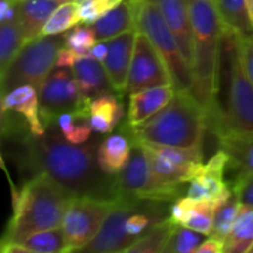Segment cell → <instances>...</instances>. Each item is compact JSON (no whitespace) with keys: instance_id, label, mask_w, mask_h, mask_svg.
<instances>
[{"instance_id":"cell-1","label":"cell","mask_w":253,"mask_h":253,"mask_svg":"<svg viewBox=\"0 0 253 253\" xmlns=\"http://www.w3.org/2000/svg\"><path fill=\"white\" fill-rule=\"evenodd\" d=\"M1 136L9 142L10 157L24 181L43 173L73 196L117 199L116 175L105 173L98 163L102 139L73 144L53 130L33 135L27 122L10 111L1 113Z\"/></svg>"},{"instance_id":"cell-2","label":"cell","mask_w":253,"mask_h":253,"mask_svg":"<svg viewBox=\"0 0 253 253\" xmlns=\"http://www.w3.org/2000/svg\"><path fill=\"white\" fill-rule=\"evenodd\" d=\"M208 129L216 138L253 132V83L243 65L239 34L230 28L221 42Z\"/></svg>"},{"instance_id":"cell-3","label":"cell","mask_w":253,"mask_h":253,"mask_svg":"<svg viewBox=\"0 0 253 253\" xmlns=\"http://www.w3.org/2000/svg\"><path fill=\"white\" fill-rule=\"evenodd\" d=\"M74 196L47 175L25 179L19 193L13 191V211L1 237V245L21 243L28 236L59 228Z\"/></svg>"},{"instance_id":"cell-4","label":"cell","mask_w":253,"mask_h":253,"mask_svg":"<svg viewBox=\"0 0 253 253\" xmlns=\"http://www.w3.org/2000/svg\"><path fill=\"white\" fill-rule=\"evenodd\" d=\"M206 129L208 113L203 104L191 92L176 90L163 110L132 127V133L142 144L196 148L202 147Z\"/></svg>"},{"instance_id":"cell-5","label":"cell","mask_w":253,"mask_h":253,"mask_svg":"<svg viewBox=\"0 0 253 253\" xmlns=\"http://www.w3.org/2000/svg\"><path fill=\"white\" fill-rule=\"evenodd\" d=\"M188 7L194 42L193 95L203 104L209 117L213 107L219 50L225 25L215 0H188Z\"/></svg>"},{"instance_id":"cell-6","label":"cell","mask_w":253,"mask_h":253,"mask_svg":"<svg viewBox=\"0 0 253 253\" xmlns=\"http://www.w3.org/2000/svg\"><path fill=\"white\" fill-rule=\"evenodd\" d=\"M136 28L147 34L153 46L163 58L172 77L173 87L176 90L193 93V68L185 59L175 34L169 28L156 3L151 0H138Z\"/></svg>"},{"instance_id":"cell-7","label":"cell","mask_w":253,"mask_h":253,"mask_svg":"<svg viewBox=\"0 0 253 253\" xmlns=\"http://www.w3.org/2000/svg\"><path fill=\"white\" fill-rule=\"evenodd\" d=\"M64 46V36H40L22 46L7 70L0 76L1 95L19 84L40 87L56 68V58Z\"/></svg>"},{"instance_id":"cell-8","label":"cell","mask_w":253,"mask_h":253,"mask_svg":"<svg viewBox=\"0 0 253 253\" xmlns=\"http://www.w3.org/2000/svg\"><path fill=\"white\" fill-rule=\"evenodd\" d=\"M116 188L117 197L163 203L176 200L182 193V190L168 187L156 176L142 144L136 139L126 166L116 175Z\"/></svg>"},{"instance_id":"cell-9","label":"cell","mask_w":253,"mask_h":253,"mask_svg":"<svg viewBox=\"0 0 253 253\" xmlns=\"http://www.w3.org/2000/svg\"><path fill=\"white\" fill-rule=\"evenodd\" d=\"M114 200L89 196H74L64 213L61 230L67 240L68 252H80L99 233Z\"/></svg>"},{"instance_id":"cell-10","label":"cell","mask_w":253,"mask_h":253,"mask_svg":"<svg viewBox=\"0 0 253 253\" xmlns=\"http://www.w3.org/2000/svg\"><path fill=\"white\" fill-rule=\"evenodd\" d=\"M142 147L156 176L172 188L182 190V185L196 178L205 165L202 147L181 148L153 144H142Z\"/></svg>"},{"instance_id":"cell-11","label":"cell","mask_w":253,"mask_h":253,"mask_svg":"<svg viewBox=\"0 0 253 253\" xmlns=\"http://www.w3.org/2000/svg\"><path fill=\"white\" fill-rule=\"evenodd\" d=\"M40 116L46 129H49L55 119L65 111H89V99H86L74 73L70 67H56L39 87Z\"/></svg>"},{"instance_id":"cell-12","label":"cell","mask_w":253,"mask_h":253,"mask_svg":"<svg viewBox=\"0 0 253 253\" xmlns=\"http://www.w3.org/2000/svg\"><path fill=\"white\" fill-rule=\"evenodd\" d=\"M166 84L173 86L163 58L153 46L147 34L138 30L125 93L130 95L133 92Z\"/></svg>"},{"instance_id":"cell-13","label":"cell","mask_w":253,"mask_h":253,"mask_svg":"<svg viewBox=\"0 0 253 253\" xmlns=\"http://www.w3.org/2000/svg\"><path fill=\"white\" fill-rule=\"evenodd\" d=\"M142 200L117 197L113 203V208L104 221L99 233L93 237L90 243L80 249L84 253H119L126 252L136 239L129 236L126 231L127 216L138 208Z\"/></svg>"},{"instance_id":"cell-14","label":"cell","mask_w":253,"mask_h":253,"mask_svg":"<svg viewBox=\"0 0 253 253\" xmlns=\"http://www.w3.org/2000/svg\"><path fill=\"white\" fill-rule=\"evenodd\" d=\"M228 156L225 151H216L202 170L188 184L185 196L193 200H228L233 196V187L225 181Z\"/></svg>"},{"instance_id":"cell-15","label":"cell","mask_w":253,"mask_h":253,"mask_svg":"<svg viewBox=\"0 0 253 253\" xmlns=\"http://www.w3.org/2000/svg\"><path fill=\"white\" fill-rule=\"evenodd\" d=\"M136 33H138V28L129 30L126 33H122L107 40L108 53L102 65L117 93H125V89H126L129 68H130V62L133 56Z\"/></svg>"},{"instance_id":"cell-16","label":"cell","mask_w":253,"mask_h":253,"mask_svg":"<svg viewBox=\"0 0 253 253\" xmlns=\"http://www.w3.org/2000/svg\"><path fill=\"white\" fill-rule=\"evenodd\" d=\"M12 111L21 116L33 135H43L46 127L40 116L39 87L33 84H19L1 95V113Z\"/></svg>"},{"instance_id":"cell-17","label":"cell","mask_w":253,"mask_h":253,"mask_svg":"<svg viewBox=\"0 0 253 253\" xmlns=\"http://www.w3.org/2000/svg\"><path fill=\"white\" fill-rule=\"evenodd\" d=\"M176 89L172 84L156 86L150 89H144L139 92H133L129 95V105L126 122L130 127H136L156 116L160 110H163L175 96Z\"/></svg>"},{"instance_id":"cell-18","label":"cell","mask_w":253,"mask_h":253,"mask_svg":"<svg viewBox=\"0 0 253 253\" xmlns=\"http://www.w3.org/2000/svg\"><path fill=\"white\" fill-rule=\"evenodd\" d=\"M159 7L169 28L175 34L182 53L193 68L194 58V42H193V25L190 16L188 0H151Z\"/></svg>"},{"instance_id":"cell-19","label":"cell","mask_w":253,"mask_h":253,"mask_svg":"<svg viewBox=\"0 0 253 253\" xmlns=\"http://www.w3.org/2000/svg\"><path fill=\"white\" fill-rule=\"evenodd\" d=\"M132 127L125 122L119 130L108 133L98 147V163L108 175H117L127 163L133 147Z\"/></svg>"},{"instance_id":"cell-20","label":"cell","mask_w":253,"mask_h":253,"mask_svg":"<svg viewBox=\"0 0 253 253\" xmlns=\"http://www.w3.org/2000/svg\"><path fill=\"white\" fill-rule=\"evenodd\" d=\"M219 150L228 156L227 170L231 175L230 185L253 173V132L218 138Z\"/></svg>"},{"instance_id":"cell-21","label":"cell","mask_w":253,"mask_h":253,"mask_svg":"<svg viewBox=\"0 0 253 253\" xmlns=\"http://www.w3.org/2000/svg\"><path fill=\"white\" fill-rule=\"evenodd\" d=\"M82 95L92 101L93 98L116 92L102 62L96 61L90 55H82L76 59L71 67ZM117 93V92H116Z\"/></svg>"},{"instance_id":"cell-22","label":"cell","mask_w":253,"mask_h":253,"mask_svg":"<svg viewBox=\"0 0 253 253\" xmlns=\"http://www.w3.org/2000/svg\"><path fill=\"white\" fill-rule=\"evenodd\" d=\"M125 107L116 92L104 93L89 102V120L96 135H108L120 125Z\"/></svg>"},{"instance_id":"cell-23","label":"cell","mask_w":253,"mask_h":253,"mask_svg":"<svg viewBox=\"0 0 253 253\" xmlns=\"http://www.w3.org/2000/svg\"><path fill=\"white\" fill-rule=\"evenodd\" d=\"M138 0H123L92 24L98 42H107L122 33L136 28Z\"/></svg>"},{"instance_id":"cell-24","label":"cell","mask_w":253,"mask_h":253,"mask_svg":"<svg viewBox=\"0 0 253 253\" xmlns=\"http://www.w3.org/2000/svg\"><path fill=\"white\" fill-rule=\"evenodd\" d=\"M58 4L53 0H19L16 3L18 22L25 43L42 36L44 24Z\"/></svg>"},{"instance_id":"cell-25","label":"cell","mask_w":253,"mask_h":253,"mask_svg":"<svg viewBox=\"0 0 253 253\" xmlns=\"http://www.w3.org/2000/svg\"><path fill=\"white\" fill-rule=\"evenodd\" d=\"M0 251L3 253H65L67 240L59 228L37 231L28 236L21 243H7L1 245Z\"/></svg>"},{"instance_id":"cell-26","label":"cell","mask_w":253,"mask_h":253,"mask_svg":"<svg viewBox=\"0 0 253 253\" xmlns=\"http://www.w3.org/2000/svg\"><path fill=\"white\" fill-rule=\"evenodd\" d=\"M46 130L58 132L67 141H70L73 144L87 142L93 132L90 120H89V111H83V110L61 113L55 119L53 125Z\"/></svg>"},{"instance_id":"cell-27","label":"cell","mask_w":253,"mask_h":253,"mask_svg":"<svg viewBox=\"0 0 253 253\" xmlns=\"http://www.w3.org/2000/svg\"><path fill=\"white\" fill-rule=\"evenodd\" d=\"M175 225L176 224H173L169 218L154 224L126 251V253H165Z\"/></svg>"},{"instance_id":"cell-28","label":"cell","mask_w":253,"mask_h":253,"mask_svg":"<svg viewBox=\"0 0 253 253\" xmlns=\"http://www.w3.org/2000/svg\"><path fill=\"white\" fill-rule=\"evenodd\" d=\"M215 4L225 28H230L240 36L253 31L246 0H215Z\"/></svg>"},{"instance_id":"cell-29","label":"cell","mask_w":253,"mask_h":253,"mask_svg":"<svg viewBox=\"0 0 253 253\" xmlns=\"http://www.w3.org/2000/svg\"><path fill=\"white\" fill-rule=\"evenodd\" d=\"M243 211H245V208L239 202L237 194L233 193V196L224 205H221L218 208V211L215 213L213 228H212L211 236L215 239H219L225 243L228 240V237L231 236L234 225H236V222H237V219Z\"/></svg>"},{"instance_id":"cell-30","label":"cell","mask_w":253,"mask_h":253,"mask_svg":"<svg viewBox=\"0 0 253 253\" xmlns=\"http://www.w3.org/2000/svg\"><path fill=\"white\" fill-rule=\"evenodd\" d=\"M25 44L18 21L0 25V76L7 70Z\"/></svg>"},{"instance_id":"cell-31","label":"cell","mask_w":253,"mask_h":253,"mask_svg":"<svg viewBox=\"0 0 253 253\" xmlns=\"http://www.w3.org/2000/svg\"><path fill=\"white\" fill-rule=\"evenodd\" d=\"M253 246V209H245L225 242L224 253H249Z\"/></svg>"},{"instance_id":"cell-32","label":"cell","mask_w":253,"mask_h":253,"mask_svg":"<svg viewBox=\"0 0 253 253\" xmlns=\"http://www.w3.org/2000/svg\"><path fill=\"white\" fill-rule=\"evenodd\" d=\"M80 21L79 15V6L77 1H67L56 6V9L49 16L47 22L43 27L42 36H56L64 34L74 25H77Z\"/></svg>"},{"instance_id":"cell-33","label":"cell","mask_w":253,"mask_h":253,"mask_svg":"<svg viewBox=\"0 0 253 253\" xmlns=\"http://www.w3.org/2000/svg\"><path fill=\"white\" fill-rule=\"evenodd\" d=\"M64 46L77 55H89L90 49L98 42L92 24L79 22L64 34Z\"/></svg>"},{"instance_id":"cell-34","label":"cell","mask_w":253,"mask_h":253,"mask_svg":"<svg viewBox=\"0 0 253 253\" xmlns=\"http://www.w3.org/2000/svg\"><path fill=\"white\" fill-rule=\"evenodd\" d=\"M205 242V234L184 225H175L169 237L165 253H194Z\"/></svg>"},{"instance_id":"cell-35","label":"cell","mask_w":253,"mask_h":253,"mask_svg":"<svg viewBox=\"0 0 253 253\" xmlns=\"http://www.w3.org/2000/svg\"><path fill=\"white\" fill-rule=\"evenodd\" d=\"M122 1L123 0H77L80 21L84 24H93Z\"/></svg>"},{"instance_id":"cell-36","label":"cell","mask_w":253,"mask_h":253,"mask_svg":"<svg viewBox=\"0 0 253 253\" xmlns=\"http://www.w3.org/2000/svg\"><path fill=\"white\" fill-rule=\"evenodd\" d=\"M245 209H253V173L231 185Z\"/></svg>"},{"instance_id":"cell-37","label":"cell","mask_w":253,"mask_h":253,"mask_svg":"<svg viewBox=\"0 0 253 253\" xmlns=\"http://www.w3.org/2000/svg\"><path fill=\"white\" fill-rule=\"evenodd\" d=\"M239 40H240V52H242L243 65L253 83V31L243 36L239 34Z\"/></svg>"},{"instance_id":"cell-38","label":"cell","mask_w":253,"mask_h":253,"mask_svg":"<svg viewBox=\"0 0 253 253\" xmlns=\"http://www.w3.org/2000/svg\"><path fill=\"white\" fill-rule=\"evenodd\" d=\"M224 249H225V243L222 240L209 236L208 239H205V242L196 249L194 253H224Z\"/></svg>"},{"instance_id":"cell-39","label":"cell","mask_w":253,"mask_h":253,"mask_svg":"<svg viewBox=\"0 0 253 253\" xmlns=\"http://www.w3.org/2000/svg\"><path fill=\"white\" fill-rule=\"evenodd\" d=\"M79 56H82V55H77L73 50L67 49L65 46H62V49L59 50L58 58H56V67H70L71 68Z\"/></svg>"},{"instance_id":"cell-40","label":"cell","mask_w":253,"mask_h":253,"mask_svg":"<svg viewBox=\"0 0 253 253\" xmlns=\"http://www.w3.org/2000/svg\"><path fill=\"white\" fill-rule=\"evenodd\" d=\"M107 53H108V44H107V42H96L95 46L89 52V55L92 58H95L96 61H99V62H104V59L107 58Z\"/></svg>"},{"instance_id":"cell-41","label":"cell","mask_w":253,"mask_h":253,"mask_svg":"<svg viewBox=\"0 0 253 253\" xmlns=\"http://www.w3.org/2000/svg\"><path fill=\"white\" fill-rule=\"evenodd\" d=\"M246 7H248V13H249V19L253 27V0H246Z\"/></svg>"},{"instance_id":"cell-42","label":"cell","mask_w":253,"mask_h":253,"mask_svg":"<svg viewBox=\"0 0 253 253\" xmlns=\"http://www.w3.org/2000/svg\"><path fill=\"white\" fill-rule=\"evenodd\" d=\"M53 1H56V3H67V1H77V0H53Z\"/></svg>"},{"instance_id":"cell-43","label":"cell","mask_w":253,"mask_h":253,"mask_svg":"<svg viewBox=\"0 0 253 253\" xmlns=\"http://www.w3.org/2000/svg\"><path fill=\"white\" fill-rule=\"evenodd\" d=\"M9 1H13V3H18L19 0H9Z\"/></svg>"},{"instance_id":"cell-44","label":"cell","mask_w":253,"mask_h":253,"mask_svg":"<svg viewBox=\"0 0 253 253\" xmlns=\"http://www.w3.org/2000/svg\"><path fill=\"white\" fill-rule=\"evenodd\" d=\"M249 253H253V246L251 248V249H249Z\"/></svg>"}]
</instances>
